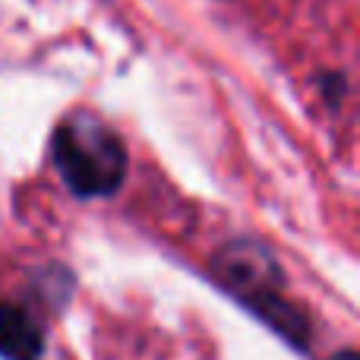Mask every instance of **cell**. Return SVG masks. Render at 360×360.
<instances>
[{"instance_id": "1", "label": "cell", "mask_w": 360, "mask_h": 360, "mask_svg": "<svg viewBox=\"0 0 360 360\" xmlns=\"http://www.w3.org/2000/svg\"><path fill=\"white\" fill-rule=\"evenodd\" d=\"M54 162L67 186L82 199L111 196L127 177L124 139L92 114L63 120L54 133Z\"/></svg>"}, {"instance_id": "2", "label": "cell", "mask_w": 360, "mask_h": 360, "mask_svg": "<svg viewBox=\"0 0 360 360\" xmlns=\"http://www.w3.org/2000/svg\"><path fill=\"white\" fill-rule=\"evenodd\" d=\"M44 351L41 326L29 310L16 304H0V357L4 360H38Z\"/></svg>"}, {"instance_id": "3", "label": "cell", "mask_w": 360, "mask_h": 360, "mask_svg": "<svg viewBox=\"0 0 360 360\" xmlns=\"http://www.w3.org/2000/svg\"><path fill=\"white\" fill-rule=\"evenodd\" d=\"M332 360H357V354H354V351H342V354H335Z\"/></svg>"}]
</instances>
